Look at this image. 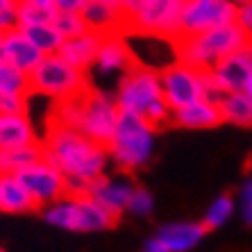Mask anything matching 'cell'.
<instances>
[{
	"label": "cell",
	"instance_id": "1",
	"mask_svg": "<svg viewBox=\"0 0 252 252\" xmlns=\"http://www.w3.org/2000/svg\"><path fill=\"white\" fill-rule=\"evenodd\" d=\"M43 157L66 175L68 193H87L89 184L107 173L109 153L80 129L53 121L41 141Z\"/></svg>",
	"mask_w": 252,
	"mask_h": 252
},
{
	"label": "cell",
	"instance_id": "2",
	"mask_svg": "<svg viewBox=\"0 0 252 252\" xmlns=\"http://www.w3.org/2000/svg\"><path fill=\"white\" fill-rule=\"evenodd\" d=\"M118 114L121 109L114 95H109L102 89L89 87L84 94L57 102L55 121L80 129L84 136L107 148L114 134V127H116Z\"/></svg>",
	"mask_w": 252,
	"mask_h": 252
},
{
	"label": "cell",
	"instance_id": "3",
	"mask_svg": "<svg viewBox=\"0 0 252 252\" xmlns=\"http://www.w3.org/2000/svg\"><path fill=\"white\" fill-rule=\"evenodd\" d=\"M114 98H116V105L121 112L143 116L155 127L166 125L170 121V114H173L164 98L159 70L153 66L139 64V62L127 73L121 75Z\"/></svg>",
	"mask_w": 252,
	"mask_h": 252
},
{
	"label": "cell",
	"instance_id": "4",
	"mask_svg": "<svg viewBox=\"0 0 252 252\" xmlns=\"http://www.w3.org/2000/svg\"><path fill=\"white\" fill-rule=\"evenodd\" d=\"M157 148V127L143 116L121 112L114 134L107 143L112 164L121 173H136L146 168L155 157Z\"/></svg>",
	"mask_w": 252,
	"mask_h": 252
},
{
	"label": "cell",
	"instance_id": "5",
	"mask_svg": "<svg viewBox=\"0 0 252 252\" xmlns=\"http://www.w3.org/2000/svg\"><path fill=\"white\" fill-rule=\"evenodd\" d=\"M41 214L50 227L77 232V234L105 232V229H112L118 220L112 211L105 209L87 193H66L64 198L41 207Z\"/></svg>",
	"mask_w": 252,
	"mask_h": 252
},
{
	"label": "cell",
	"instance_id": "6",
	"mask_svg": "<svg viewBox=\"0 0 252 252\" xmlns=\"http://www.w3.org/2000/svg\"><path fill=\"white\" fill-rule=\"evenodd\" d=\"M250 41L252 39L239 25L227 23L193 36H182L180 41H175V55L184 64L195 66L200 70H209L220 59L234 55Z\"/></svg>",
	"mask_w": 252,
	"mask_h": 252
},
{
	"label": "cell",
	"instance_id": "7",
	"mask_svg": "<svg viewBox=\"0 0 252 252\" xmlns=\"http://www.w3.org/2000/svg\"><path fill=\"white\" fill-rule=\"evenodd\" d=\"M159 77H161V89H164V98L168 102L170 112L205 98L218 102V98L223 95L214 87L207 70L189 66L184 62H180V59L161 66L159 68Z\"/></svg>",
	"mask_w": 252,
	"mask_h": 252
},
{
	"label": "cell",
	"instance_id": "8",
	"mask_svg": "<svg viewBox=\"0 0 252 252\" xmlns=\"http://www.w3.org/2000/svg\"><path fill=\"white\" fill-rule=\"evenodd\" d=\"M30 94H39L62 102L75 98L89 89V77L84 70L75 68L59 55H46L30 73Z\"/></svg>",
	"mask_w": 252,
	"mask_h": 252
},
{
	"label": "cell",
	"instance_id": "9",
	"mask_svg": "<svg viewBox=\"0 0 252 252\" xmlns=\"http://www.w3.org/2000/svg\"><path fill=\"white\" fill-rule=\"evenodd\" d=\"M184 0H141L125 23V34L180 41Z\"/></svg>",
	"mask_w": 252,
	"mask_h": 252
},
{
	"label": "cell",
	"instance_id": "10",
	"mask_svg": "<svg viewBox=\"0 0 252 252\" xmlns=\"http://www.w3.org/2000/svg\"><path fill=\"white\" fill-rule=\"evenodd\" d=\"M236 7L239 5L232 0H184L182 36H193L207 30L234 23Z\"/></svg>",
	"mask_w": 252,
	"mask_h": 252
},
{
	"label": "cell",
	"instance_id": "11",
	"mask_svg": "<svg viewBox=\"0 0 252 252\" xmlns=\"http://www.w3.org/2000/svg\"><path fill=\"white\" fill-rule=\"evenodd\" d=\"M16 175L23 180V184L28 187L30 193H32V198H34L39 209L50 205V202H55V200L64 198V195L68 193L66 175L55 164H50L46 157H41L36 164L23 168L21 173H16Z\"/></svg>",
	"mask_w": 252,
	"mask_h": 252
},
{
	"label": "cell",
	"instance_id": "12",
	"mask_svg": "<svg viewBox=\"0 0 252 252\" xmlns=\"http://www.w3.org/2000/svg\"><path fill=\"white\" fill-rule=\"evenodd\" d=\"M209 80L220 94H232V91H243L246 82L252 77V41L236 50L234 55L220 59L216 66H211Z\"/></svg>",
	"mask_w": 252,
	"mask_h": 252
},
{
	"label": "cell",
	"instance_id": "13",
	"mask_svg": "<svg viewBox=\"0 0 252 252\" xmlns=\"http://www.w3.org/2000/svg\"><path fill=\"white\" fill-rule=\"evenodd\" d=\"M134 187L136 184L129 177V173H121V170H118V175H107L105 173L89 184L87 195H91L95 202H100L116 218H121L127 211V200L134 191Z\"/></svg>",
	"mask_w": 252,
	"mask_h": 252
},
{
	"label": "cell",
	"instance_id": "14",
	"mask_svg": "<svg viewBox=\"0 0 252 252\" xmlns=\"http://www.w3.org/2000/svg\"><path fill=\"white\" fill-rule=\"evenodd\" d=\"M125 34H107L102 36L95 55V62L91 68L102 77H112V75H123L127 73L132 66L136 64V57L132 53V48L127 46V41L123 39Z\"/></svg>",
	"mask_w": 252,
	"mask_h": 252
},
{
	"label": "cell",
	"instance_id": "15",
	"mask_svg": "<svg viewBox=\"0 0 252 252\" xmlns=\"http://www.w3.org/2000/svg\"><path fill=\"white\" fill-rule=\"evenodd\" d=\"M0 57L5 59L9 66H14L16 70L30 75L46 55L30 41L23 30L14 28V30H9V32H2V34H0Z\"/></svg>",
	"mask_w": 252,
	"mask_h": 252
},
{
	"label": "cell",
	"instance_id": "16",
	"mask_svg": "<svg viewBox=\"0 0 252 252\" xmlns=\"http://www.w3.org/2000/svg\"><path fill=\"white\" fill-rule=\"evenodd\" d=\"M207 232L209 229L202 225V220H175L161 225L155 239L161 241L170 252H191L202 243Z\"/></svg>",
	"mask_w": 252,
	"mask_h": 252
},
{
	"label": "cell",
	"instance_id": "17",
	"mask_svg": "<svg viewBox=\"0 0 252 252\" xmlns=\"http://www.w3.org/2000/svg\"><path fill=\"white\" fill-rule=\"evenodd\" d=\"M80 14H82L87 28L98 34H125L123 9L109 0H89Z\"/></svg>",
	"mask_w": 252,
	"mask_h": 252
},
{
	"label": "cell",
	"instance_id": "18",
	"mask_svg": "<svg viewBox=\"0 0 252 252\" xmlns=\"http://www.w3.org/2000/svg\"><path fill=\"white\" fill-rule=\"evenodd\" d=\"M32 143H39V134L28 114H0V153Z\"/></svg>",
	"mask_w": 252,
	"mask_h": 252
},
{
	"label": "cell",
	"instance_id": "19",
	"mask_svg": "<svg viewBox=\"0 0 252 252\" xmlns=\"http://www.w3.org/2000/svg\"><path fill=\"white\" fill-rule=\"evenodd\" d=\"M170 121L177 127H184V129H211L223 123L220 112H218V102L209 98L175 109L170 114Z\"/></svg>",
	"mask_w": 252,
	"mask_h": 252
},
{
	"label": "cell",
	"instance_id": "20",
	"mask_svg": "<svg viewBox=\"0 0 252 252\" xmlns=\"http://www.w3.org/2000/svg\"><path fill=\"white\" fill-rule=\"evenodd\" d=\"M100 41H102V34L94 32V30H87L84 34L80 36H70V39H64L62 48H59V57H64L68 64H73L75 68L89 73L91 66L95 62V55H98Z\"/></svg>",
	"mask_w": 252,
	"mask_h": 252
},
{
	"label": "cell",
	"instance_id": "21",
	"mask_svg": "<svg viewBox=\"0 0 252 252\" xmlns=\"http://www.w3.org/2000/svg\"><path fill=\"white\" fill-rule=\"evenodd\" d=\"M34 198L16 173H0V211L5 214H30L36 211Z\"/></svg>",
	"mask_w": 252,
	"mask_h": 252
},
{
	"label": "cell",
	"instance_id": "22",
	"mask_svg": "<svg viewBox=\"0 0 252 252\" xmlns=\"http://www.w3.org/2000/svg\"><path fill=\"white\" fill-rule=\"evenodd\" d=\"M218 112L223 123L236 127H252V100L243 91H232L218 98Z\"/></svg>",
	"mask_w": 252,
	"mask_h": 252
},
{
	"label": "cell",
	"instance_id": "23",
	"mask_svg": "<svg viewBox=\"0 0 252 252\" xmlns=\"http://www.w3.org/2000/svg\"><path fill=\"white\" fill-rule=\"evenodd\" d=\"M41 157H43L41 141L32 143V146L5 150V153H0V173H21L23 168L36 164Z\"/></svg>",
	"mask_w": 252,
	"mask_h": 252
},
{
	"label": "cell",
	"instance_id": "24",
	"mask_svg": "<svg viewBox=\"0 0 252 252\" xmlns=\"http://www.w3.org/2000/svg\"><path fill=\"white\" fill-rule=\"evenodd\" d=\"M234 211H236V200L232 193H220L209 202L207 207L205 216H202V225L207 229H220L234 218Z\"/></svg>",
	"mask_w": 252,
	"mask_h": 252
},
{
	"label": "cell",
	"instance_id": "25",
	"mask_svg": "<svg viewBox=\"0 0 252 252\" xmlns=\"http://www.w3.org/2000/svg\"><path fill=\"white\" fill-rule=\"evenodd\" d=\"M28 34V39L34 43L43 55H57L62 43H64V36L59 34V30L55 28V23H39V25H28V28H21Z\"/></svg>",
	"mask_w": 252,
	"mask_h": 252
},
{
	"label": "cell",
	"instance_id": "26",
	"mask_svg": "<svg viewBox=\"0 0 252 252\" xmlns=\"http://www.w3.org/2000/svg\"><path fill=\"white\" fill-rule=\"evenodd\" d=\"M55 14H57V9H55L53 5H36V2H28V0H18L16 2L18 28H28V25H39V23H53Z\"/></svg>",
	"mask_w": 252,
	"mask_h": 252
},
{
	"label": "cell",
	"instance_id": "27",
	"mask_svg": "<svg viewBox=\"0 0 252 252\" xmlns=\"http://www.w3.org/2000/svg\"><path fill=\"white\" fill-rule=\"evenodd\" d=\"M0 94H28L30 95V77L5 59H0Z\"/></svg>",
	"mask_w": 252,
	"mask_h": 252
},
{
	"label": "cell",
	"instance_id": "28",
	"mask_svg": "<svg viewBox=\"0 0 252 252\" xmlns=\"http://www.w3.org/2000/svg\"><path fill=\"white\" fill-rule=\"evenodd\" d=\"M55 28L59 30V34L64 39H70V36H80L87 32V23L80 12H57L55 14Z\"/></svg>",
	"mask_w": 252,
	"mask_h": 252
},
{
	"label": "cell",
	"instance_id": "29",
	"mask_svg": "<svg viewBox=\"0 0 252 252\" xmlns=\"http://www.w3.org/2000/svg\"><path fill=\"white\" fill-rule=\"evenodd\" d=\"M153 211H155V195L146 187H134V191H132V195L127 200V211L125 214H132L136 218H148Z\"/></svg>",
	"mask_w": 252,
	"mask_h": 252
},
{
	"label": "cell",
	"instance_id": "30",
	"mask_svg": "<svg viewBox=\"0 0 252 252\" xmlns=\"http://www.w3.org/2000/svg\"><path fill=\"white\" fill-rule=\"evenodd\" d=\"M0 114H28V94H0Z\"/></svg>",
	"mask_w": 252,
	"mask_h": 252
},
{
	"label": "cell",
	"instance_id": "31",
	"mask_svg": "<svg viewBox=\"0 0 252 252\" xmlns=\"http://www.w3.org/2000/svg\"><path fill=\"white\" fill-rule=\"evenodd\" d=\"M239 214L241 220L252 227V177H248L239 189Z\"/></svg>",
	"mask_w": 252,
	"mask_h": 252
},
{
	"label": "cell",
	"instance_id": "32",
	"mask_svg": "<svg viewBox=\"0 0 252 252\" xmlns=\"http://www.w3.org/2000/svg\"><path fill=\"white\" fill-rule=\"evenodd\" d=\"M18 28V16H16V2L0 7V34L9 32V30Z\"/></svg>",
	"mask_w": 252,
	"mask_h": 252
},
{
	"label": "cell",
	"instance_id": "33",
	"mask_svg": "<svg viewBox=\"0 0 252 252\" xmlns=\"http://www.w3.org/2000/svg\"><path fill=\"white\" fill-rule=\"evenodd\" d=\"M234 23L252 39V0H248V2H243V5L236 7V21Z\"/></svg>",
	"mask_w": 252,
	"mask_h": 252
},
{
	"label": "cell",
	"instance_id": "34",
	"mask_svg": "<svg viewBox=\"0 0 252 252\" xmlns=\"http://www.w3.org/2000/svg\"><path fill=\"white\" fill-rule=\"evenodd\" d=\"M89 0H53V7L57 12H82V7Z\"/></svg>",
	"mask_w": 252,
	"mask_h": 252
},
{
	"label": "cell",
	"instance_id": "35",
	"mask_svg": "<svg viewBox=\"0 0 252 252\" xmlns=\"http://www.w3.org/2000/svg\"><path fill=\"white\" fill-rule=\"evenodd\" d=\"M141 252H170V250L164 246V243H161V241H157V239L153 236V239H148L146 243H143Z\"/></svg>",
	"mask_w": 252,
	"mask_h": 252
},
{
	"label": "cell",
	"instance_id": "36",
	"mask_svg": "<svg viewBox=\"0 0 252 252\" xmlns=\"http://www.w3.org/2000/svg\"><path fill=\"white\" fill-rule=\"evenodd\" d=\"M243 94H246L248 98L252 100V77H250V80H248V82H246V87H243Z\"/></svg>",
	"mask_w": 252,
	"mask_h": 252
},
{
	"label": "cell",
	"instance_id": "37",
	"mask_svg": "<svg viewBox=\"0 0 252 252\" xmlns=\"http://www.w3.org/2000/svg\"><path fill=\"white\" fill-rule=\"evenodd\" d=\"M28 2H36V5H53V0H28Z\"/></svg>",
	"mask_w": 252,
	"mask_h": 252
},
{
	"label": "cell",
	"instance_id": "38",
	"mask_svg": "<svg viewBox=\"0 0 252 252\" xmlns=\"http://www.w3.org/2000/svg\"><path fill=\"white\" fill-rule=\"evenodd\" d=\"M109 2H114V5H118V7L123 5V0H109Z\"/></svg>",
	"mask_w": 252,
	"mask_h": 252
},
{
	"label": "cell",
	"instance_id": "39",
	"mask_svg": "<svg viewBox=\"0 0 252 252\" xmlns=\"http://www.w3.org/2000/svg\"><path fill=\"white\" fill-rule=\"evenodd\" d=\"M232 2H236V5H243V2H248V0H232Z\"/></svg>",
	"mask_w": 252,
	"mask_h": 252
},
{
	"label": "cell",
	"instance_id": "40",
	"mask_svg": "<svg viewBox=\"0 0 252 252\" xmlns=\"http://www.w3.org/2000/svg\"><path fill=\"white\" fill-rule=\"evenodd\" d=\"M2 5H9V0H0V7Z\"/></svg>",
	"mask_w": 252,
	"mask_h": 252
},
{
	"label": "cell",
	"instance_id": "41",
	"mask_svg": "<svg viewBox=\"0 0 252 252\" xmlns=\"http://www.w3.org/2000/svg\"><path fill=\"white\" fill-rule=\"evenodd\" d=\"M0 252H7V250H5V248H2V246H0Z\"/></svg>",
	"mask_w": 252,
	"mask_h": 252
},
{
	"label": "cell",
	"instance_id": "42",
	"mask_svg": "<svg viewBox=\"0 0 252 252\" xmlns=\"http://www.w3.org/2000/svg\"><path fill=\"white\" fill-rule=\"evenodd\" d=\"M9 2H18V0H9Z\"/></svg>",
	"mask_w": 252,
	"mask_h": 252
}]
</instances>
